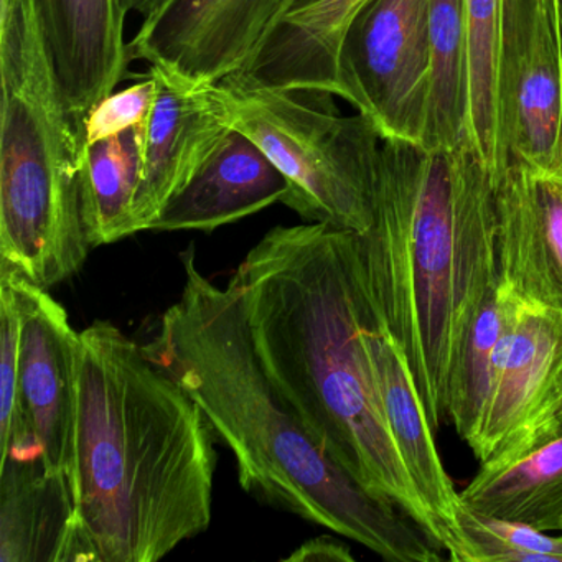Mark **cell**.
Masks as SVG:
<instances>
[{
	"instance_id": "4fadbf2b",
	"label": "cell",
	"mask_w": 562,
	"mask_h": 562,
	"mask_svg": "<svg viewBox=\"0 0 562 562\" xmlns=\"http://www.w3.org/2000/svg\"><path fill=\"white\" fill-rule=\"evenodd\" d=\"M499 278L562 314V176L509 164L496 183Z\"/></svg>"
},
{
	"instance_id": "484cf974",
	"label": "cell",
	"mask_w": 562,
	"mask_h": 562,
	"mask_svg": "<svg viewBox=\"0 0 562 562\" xmlns=\"http://www.w3.org/2000/svg\"><path fill=\"white\" fill-rule=\"evenodd\" d=\"M21 315L11 285L0 281V439L8 436L21 409L19 384Z\"/></svg>"
},
{
	"instance_id": "30bf717a",
	"label": "cell",
	"mask_w": 562,
	"mask_h": 562,
	"mask_svg": "<svg viewBox=\"0 0 562 562\" xmlns=\"http://www.w3.org/2000/svg\"><path fill=\"white\" fill-rule=\"evenodd\" d=\"M291 0H167L143 19L131 60L216 85L251 70Z\"/></svg>"
},
{
	"instance_id": "7402d4cb",
	"label": "cell",
	"mask_w": 562,
	"mask_h": 562,
	"mask_svg": "<svg viewBox=\"0 0 562 562\" xmlns=\"http://www.w3.org/2000/svg\"><path fill=\"white\" fill-rule=\"evenodd\" d=\"M502 0H465L469 31V140L495 182L509 166L499 108L498 44Z\"/></svg>"
},
{
	"instance_id": "6da1fadb",
	"label": "cell",
	"mask_w": 562,
	"mask_h": 562,
	"mask_svg": "<svg viewBox=\"0 0 562 562\" xmlns=\"http://www.w3.org/2000/svg\"><path fill=\"white\" fill-rule=\"evenodd\" d=\"M256 353L314 439L353 479L393 499L443 548L384 419L364 341L371 305L357 233L325 223L269 229L229 279Z\"/></svg>"
},
{
	"instance_id": "277c9868",
	"label": "cell",
	"mask_w": 562,
	"mask_h": 562,
	"mask_svg": "<svg viewBox=\"0 0 562 562\" xmlns=\"http://www.w3.org/2000/svg\"><path fill=\"white\" fill-rule=\"evenodd\" d=\"M357 241L368 301L403 348L436 430L460 344L499 282L495 179L469 143L383 139L373 222Z\"/></svg>"
},
{
	"instance_id": "f1b7e54d",
	"label": "cell",
	"mask_w": 562,
	"mask_h": 562,
	"mask_svg": "<svg viewBox=\"0 0 562 562\" xmlns=\"http://www.w3.org/2000/svg\"><path fill=\"white\" fill-rule=\"evenodd\" d=\"M555 2H558L559 27H561V42H562V0H555Z\"/></svg>"
},
{
	"instance_id": "5bb4252c",
	"label": "cell",
	"mask_w": 562,
	"mask_h": 562,
	"mask_svg": "<svg viewBox=\"0 0 562 562\" xmlns=\"http://www.w3.org/2000/svg\"><path fill=\"white\" fill-rule=\"evenodd\" d=\"M364 341L394 446L420 498L442 529L443 549L450 561L463 562L465 546L457 525L459 493L440 459L434 440L436 430L430 426L409 361L373 308L364 328Z\"/></svg>"
},
{
	"instance_id": "83f0119b",
	"label": "cell",
	"mask_w": 562,
	"mask_h": 562,
	"mask_svg": "<svg viewBox=\"0 0 562 562\" xmlns=\"http://www.w3.org/2000/svg\"><path fill=\"white\" fill-rule=\"evenodd\" d=\"M166 2L167 0H123L127 12H136V14L143 15V19L149 18Z\"/></svg>"
},
{
	"instance_id": "ffe728a7",
	"label": "cell",
	"mask_w": 562,
	"mask_h": 562,
	"mask_svg": "<svg viewBox=\"0 0 562 562\" xmlns=\"http://www.w3.org/2000/svg\"><path fill=\"white\" fill-rule=\"evenodd\" d=\"M146 127L80 146V189L91 248L137 235L134 206L143 180Z\"/></svg>"
},
{
	"instance_id": "8992f818",
	"label": "cell",
	"mask_w": 562,
	"mask_h": 562,
	"mask_svg": "<svg viewBox=\"0 0 562 562\" xmlns=\"http://www.w3.org/2000/svg\"><path fill=\"white\" fill-rule=\"evenodd\" d=\"M210 91L226 126L251 139L288 180V209L307 223L357 235L370 229L383 137L367 116H344L331 94L272 87L248 71Z\"/></svg>"
},
{
	"instance_id": "e0dca14e",
	"label": "cell",
	"mask_w": 562,
	"mask_h": 562,
	"mask_svg": "<svg viewBox=\"0 0 562 562\" xmlns=\"http://www.w3.org/2000/svg\"><path fill=\"white\" fill-rule=\"evenodd\" d=\"M459 496L473 512L562 531V414L482 462Z\"/></svg>"
},
{
	"instance_id": "603a6c76",
	"label": "cell",
	"mask_w": 562,
	"mask_h": 562,
	"mask_svg": "<svg viewBox=\"0 0 562 562\" xmlns=\"http://www.w3.org/2000/svg\"><path fill=\"white\" fill-rule=\"evenodd\" d=\"M513 295V289L499 278L498 285L486 295L479 314L473 318L453 360L447 394V417H450L465 442L475 432L488 396L493 357L508 317Z\"/></svg>"
},
{
	"instance_id": "d4e9b609",
	"label": "cell",
	"mask_w": 562,
	"mask_h": 562,
	"mask_svg": "<svg viewBox=\"0 0 562 562\" xmlns=\"http://www.w3.org/2000/svg\"><path fill=\"white\" fill-rule=\"evenodd\" d=\"M154 101L156 80L150 74L139 83L121 90L120 93L114 91L94 104L81 120L78 127L81 143H98L136 127H146L153 114Z\"/></svg>"
},
{
	"instance_id": "52a82bcc",
	"label": "cell",
	"mask_w": 562,
	"mask_h": 562,
	"mask_svg": "<svg viewBox=\"0 0 562 562\" xmlns=\"http://www.w3.org/2000/svg\"><path fill=\"white\" fill-rule=\"evenodd\" d=\"M432 85L429 0H370L340 50V98L383 139L424 144Z\"/></svg>"
},
{
	"instance_id": "3957f363",
	"label": "cell",
	"mask_w": 562,
	"mask_h": 562,
	"mask_svg": "<svg viewBox=\"0 0 562 562\" xmlns=\"http://www.w3.org/2000/svg\"><path fill=\"white\" fill-rule=\"evenodd\" d=\"M70 482L78 562H157L212 522L215 432L106 321L80 331Z\"/></svg>"
},
{
	"instance_id": "ba28073f",
	"label": "cell",
	"mask_w": 562,
	"mask_h": 562,
	"mask_svg": "<svg viewBox=\"0 0 562 562\" xmlns=\"http://www.w3.org/2000/svg\"><path fill=\"white\" fill-rule=\"evenodd\" d=\"M0 281L11 285L21 315V409L0 439V465L38 460L45 472L70 475L80 334L47 289L9 269H0Z\"/></svg>"
},
{
	"instance_id": "cb8c5ba5",
	"label": "cell",
	"mask_w": 562,
	"mask_h": 562,
	"mask_svg": "<svg viewBox=\"0 0 562 562\" xmlns=\"http://www.w3.org/2000/svg\"><path fill=\"white\" fill-rule=\"evenodd\" d=\"M457 525L465 546L463 562L562 561V536L473 512L462 502L457 509Z\"/></svg>"
},
{
	"instance_id": "7a4b0ae2",
	"label": "cell",
	"mask_w": 562,
	"mask_h": 562,
	"mask_svg": "<svg viewBox=\"0 0 562 562\" xmlns=\"http://www.w3.org/2000/svg\"><path fill=\"white\" fill-rule=\"evenodd\" d=\"M179 301L144 347L199 404L232 450L243 490L265 505L353 539L390 562H439L442 546L401 506L350 475L308 432L262 368L235 285L180 255Z\"/></svg>"
},
{
	"instance_id": "9c48e42d",
	"label": "cell",
	"mask_w": 562,
	"mask_h": 562,
	"mask_svg": "<svg viewBox=\"0 0 562 562\" xmlns=\"http://www.w3.org/2000/svg\"><path fill=\"white\" fill-rule=\"evenodd\" d=\"M498 78L509 164L562 176V42L555 0H502Z\"/></svg>"
},
{
	"instance_id": "8fae6325",
	"label": "cell",
	"mask_w": 562,
	"mask_h": 562,
	"mask_svg": "<svg viewBox=\"0 0 562 562\" xmlns=\"http://www.w3.org/2000/svg\"><path fill=\"white\" fill-rule=\"evenodd\" d=\"M515 292V291H513ZM562 401V314L513 295L470 449L493 459L555 416Z\"/></svg>"
},
{
	"instance_id": "d6986e66",
	"label": "cell",
	"mask_w": 562,
	"mask_h": 562,
	"mask_svg": "<svg viewBox=\"0 0 562 562\" xmlns=\"http://www.w3.org/2000/svg\"><path fill=\"white\" fill-rule=\"evenodd\" d=\"M370 0H291L252 65L272 87L340 98V50L353 19Z\"/></svg>"
},
{
	"instance_id": "9a60e30c",
	"label": "cell",
	"mask_w": 562,
	"mask_h": 562,
	"mask_svg": "<svg viewBox=\"0 0 562 562\" xmlns=\"http://www.w3.org/2000/svg\"><path fill=\"white\" fill-rule=\"evenodd\" d=\"M58 83L80 127L114 93L131 61L123 0H38Z\"/></svg>"
},
{
	"instance_id": "5b68a950",
	"label": "cell",
	"mask_w": 562,
	"mask_h": 562,
	"mask_svg": "<svg viewBox=\"0 0 562 562\" xmlns=\"http://www.w3.org/2000/svg\"><path fill=\"white\" fill-rule=\"evenodd\" d=\"M0 269L42 289L74 278L91 245L80 131L50 57L38 0H0Z\"/></svg>"
},
{
	"instance_id": "ac0fdd59",
	"label": "cell",
	"mask_w": 562,
	"mask_h": 562,
	"mask_svg": "<svg viewBox=\"0 0 562 562\" xmlns=\"http://www.w3.org/2000/svg\"><path fill=\"white\" fill-rule=\"evenodd\" d=\"M74 490L68 473L38 460L0 465V562H77Z\"/></svg>"
},
{
	"instance_id": "f546056e",
	"label": "cell",
	"mask_w": 562,
	"mask_h": 562,
	"mask_svg": "<svg viewBox=\"0 0 562 562\" xmlns=\"http://www.w3.org/2000/svg\"><path fill=\"white\" fill-rule=\"evenodd\" d=\"M555 414H562V401H561V404H559L558 411H555Z\"/></svg>"
},
{
	"instance_id": "4316f807",
	"label": "cell",
	"mask_w": 562,
	"mask_h": 562,
	"mask_svg": "<svg viewBox=\"0 0 562 562\" xmlns=\"http://www.w3.org/2000/svg\"><path fill=\"white\" fill-rule=\"evenodd\" d=\"M285 562H353L350 548L334 536H317L299 546Z\"/></svg>"
},
{
	"instance_id": "7c38bea8",
	"label": "cell",
	"mask_w": 562,
	"mask_h": 562,
	"mask_svg": "<svg viewBox=\"0 0 562 562\" xmlns=\"http://www.w3.org/2000/svg\"><path fill=\"white\" fill-rule=\"evenodd\" d=\"M156 101L144 133L143 180L134 218L137 233L150 226L166 203L209 162L229 127L212 98V85L199 83L164 65H149Z\"/></svg>"
},
{
	"instance_id": "2e32d148",
	"label": "cell",
	"mask_w": 562,
	"mask_h": 562,
	"mask_svg": "<svg viewBox=\"0 0 562 562\" xmlns=\"http://www.w3.org/2000/svg\"><path fill=\"white\" fill-rule=\"evenodd\" d=\"M289 183L269 157L238 131L164 206L150 232H215L284 202Z\"/></svg>"
},
{
	"instance_id": "44dd1931",
	"label": "cell",
	"mask_w": 562,
	"mask_h": 562,
	"mask_svg": "<svg viewBox=\"0 0 562 562\" xmlns=\"http://www.w3.org/2000/svg\"><path fill=\"white\" fill-rule=\"evenodd\" d=\"M432 85L424 147L452 149L467 140L469 31L465 0H429Z\"/></svg>"
}]
</instances>
